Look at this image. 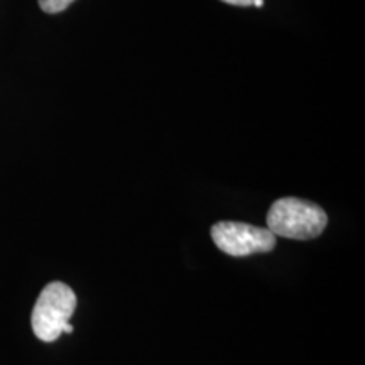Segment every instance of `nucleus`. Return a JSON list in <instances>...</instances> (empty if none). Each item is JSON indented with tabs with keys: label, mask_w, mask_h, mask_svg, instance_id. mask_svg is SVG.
Wrapping results in <instances>:
<instances>
[{
	"label": "nucleus",
	"mask_w": 365,
	"mask_h": 365,
	"mask_svg": "<svg viewBox=\"0 0 365 365\" xmlns=\"http://www.w3.org/2000/svg\"><path fill=\"white\" fill-rule=\"evenodd\" d=\"M76 309V294L65 282H49L33 308L31 325L41 341H54L63 333H73L70 318Z\"/></svg>",
	"instance_id": "obj_2"
},
{
	"label": "nucleus",
	"mask_w": 365,
	"mask_h": 365,
	"mask_svg": "<svg viewBox=\"0 0 365 365\" xmlns=\"http://www.w3.org/2000/svg\"><path fill=\"white\" fill-rule=\"evenodd\" d=\"M328 223L325 210L299 198H281L267 213V230L294 240H309L322 235Z\"/></svg>",
	"instance_id": "obj_1"
},
{
	"label": "nucleus",
	"mask_w": 365,
	"mask_h": 365,
	"mask_svg": "<svg viewBox=\"0 0 365 365\" xmlns=\"http://www.w3.org/2000/svg\"><path fill=\"white\" fill-rule=\"evenodd\" d=\"M212 239L222 252L232 257L266 254L276 247V235L267 228L242 222H218L212 227Z\"/></svg>",
	"instance_id": "obj_3"
},
{
	"label": "nucleus",
	"mask_w": 365,
	"mask_h": 365,
	"mask_svg": "<svg viewBox=\"0 0 365 365\" xmlns=\"http://www.w3.org/2000/svg\"><path fill=\"white\" fill-rule=\"evenodd\" d=\"M252 6H254V7H262V6H264V0H254Z\"/></svg>",
	"instance_id": "obj_6"
},
{
	"label": "nucleus",
	"mask_w": 365,
	"mask_h": 365,
	"mask_svg": "<svg viewBox=\"0 0 365 365\" xmlns=\"http://www.w3.org/2000/svg\"><path fill=\"white\" fill-rule=\"evenodd\" d=\"M222 2L230 4V6H237V7H250L254 4V0H222Z\"/></svg>",
	"instance_id": "obj_5"
},
{
	"label": "nucleus",
	"mask_w": 365,
	"mask_h": 365,
	"mask_svg": "<svg viewBox=\"0 0 365 365\" xmlns=\"http://www.w3.org/2000/svg\"><path fill=\"white\" fill-rule=\"evenodd\" d=\"M38 2L46 14H59L66 11L75 0H38Z\"/></svg>",
	"instance_id": "obj_4"
}]
</instances>
